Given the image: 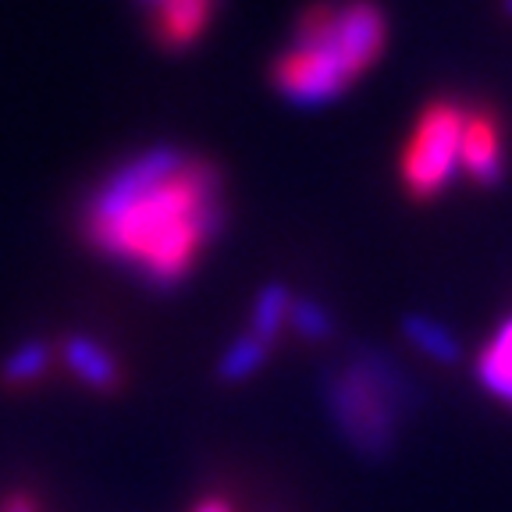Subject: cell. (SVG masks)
<instances>
[{"instance_id": "obj_1", "label": "cell", "mask_w": 512, "mask_h": 512, "mask_svg": "<svg viewBox=\"0 0 512 512\" xmlns=\"http://www.w3.org/2000/svg\"><path fill=\"white\" fill-rule=\"evenodd\" d=\"M221 228V175L175 146H150L114 168L82 214L89 246L150 288H175Z\"/></svg>"}, {"instance_id": "obj_2", "label": "cell", "mask_w": 512, "mask_h": 512, "mask_svg": "<svg viewBox=\"0 0 512 512\" xmlns=\"http://www.w3.org/2000/svg\"><path fill=\"white\" fill-rule=\"evenodd\" d=\"M324 399L335 416L338 431L345 434L363 456H384L395 445V420H399L402 377L392 374L388 360L370 352L360 363L324 381Z\"/></svg>"}, {"instance_id": "obj_3", "label": "cell", "mask_w": 512, "mask_h": 512, "mask_svg": "<svg viewBox=\"0 0 512 512\" xmlns=\"http://www.w3.org/2000/svg\"><path fill=\"white\" fill-rule=\"evenodd\" d=\"M352 79H356V72L345 61V50L335 32V8L320 4L303 18L296 43L278 61L274 82L292 104L324 107L335 96H342Z\"/></svg>"}, {"instance_id": "obj_4", "label": "cell", "mask_w": 512, "mask_h": 512, "mask_svg": "<svg viewBox=\"0 0 512 512\" xmlns=\"http://www.w3.org/2000/svg\"><path fill=\"white\" fill-rule=\"evenodd\" d=\"M463 132L466 111L452 104L427 107L402 157V178L413 196L427 200L463 171Z\"/></svg>"}, {"instance_id": "obj_5", "label": "cell", "mask_w": 512, "mask_h": 512, "mask_svg": "<svg viewBox=\"0 0 512 512\" xmlns=\"http://www.w3.org/2000/svg\"><path fill=\"white\" fill-rule=\"evenodd\" d=\"M335 32H338V43H342L349 68L360 75V72H367L370 64L377 61V54H381L388 25H384V15L370 0H349V4L335 8Z\"/></svg>"}, {"instance_id": "obj_6", "label": "cell", "mask_w": 512, "mask_h": 512, "mask_svg": "<svg viewBox=\"0 0 512 512\" xmlns=\"http://www.w3.org/2000/svg\"><path fill=\"white\" fill-rule=\"evenodd\" d=\"M61 363L64 370L79 384L93 388V392H118L121 388V363L114 360V352L89 335H68L61 342Z\"/></svg>"}, {"instance_id": "obj_7", "label": "cell", "mask_w": 512, "mask_h": 512, "mask_svg": "<svg viewBox=\"0 0 512 512\" xmlns=\"http://www.w3.org/2000/svg\"><path fill=\"white\" fill-rule=\"evenodd\" d=\"M463 171L477 185H498L505 178L498 128L488 114H466L463 132Z\"/></svg>"}, {"instance_id": "obj_8", "label": "cell", "mask_w": 512, "mask_h": 512, "mask_svg": "<svg viewBox=\"0 0 512 512\" xmlns=\"http://www.w3.org/2000/svg\"><path fill=\"white\" fill-rule=\"evenodd\" d=\"M477 381L488 388L495 399L512 406V317H505L495 328L491 342L477 356Z\"/></svg>"}, {"instance_id": "obj_9", "label": "cell", "mask_w": 512, "mask_h": 512, "mask_svg": "<svg viewBox=\"0 0 512 512\" xmlns=\"http://www.w3.org/2000/svg\"><path fill=\"white\" fill-rule=\"evenodd\" d=\"M217 0H168L157 11V32L168 47H189L203 32Z\"/></svg>"}, {"instance_id": "obj_10", "label": "cell", "mask_w": 512, "mask_h": 512, "mask_svg": "<svg viewBox=\"0 0 512 512\" xmlns=\"http://www.w3.org/2000/svg\"><path fill=\"white\" fill-rule=\"evenodd\" d=\"M402 335H406V342L413 345L416 352H424L427 360L441 363V367H452V363H459V356H463L456 335H452L445 324H438L434 317H427V313H409V317H402Z\"/></svg>"}, {"instance_id": "obj_11", "label": "cell", "mask_w": 512, "mask_h": 512, "mask_svg": "<svg viewBox=\"0 0 512 512\" xmlns=\"http://www.w3.org/2000/svg\"><path fill=\"white\" fill-rule=\"evenodd\" d=\"M57 360V349L43 338H29L22 342L15 352H11L4 367H0V384L8 388V392H22L29 384H36Z\"/></svg>"}, {"instance_id": "obj_12", "label": "cell", "mask_w": 512, "mask_h": 512, "mask_svg": "<svg viewBox=\"0 0 512 512\" xmlns=\"http://www.w3.org/2000/svg\"><path fill=\"white\" fill-rule=\"evenodd\" d=\"M288 310H292V296H288V288L281 281H271L256 292L253 299V317H249V335H256L260 342L271 345L274 338L281 335L288 320Z\"/></svg>"}, {"instance_id": "obj_13", "label": "cell", "mask_w": 512, "mask_h": 512, "mask_svg": "<svg viewBox=\"0 0 512 512\" xmlns=\"http://www.w3.org/2000/svg\"><path fill=\"white\" fill-rule=\"evenodd\" d=\"M267 352H271V345L260 342V338L246 331V335L235 338V342L228 345V352H224L221 360H217V377H221L224 384L249 381V377H253L256 370L267 363Z\"/></svg>"}, {"instance_id": "obj_14", "label": "cell", "mask_w": 512, "mask_h": 512, "mask_svg": "<svg viewBox=\"0 0 512 512\" xmlns=\"http://www.w3.org/2000/svg\"><path fill=\"white\" fill-rule=\"evenodd\" d=\"M288 324L299 338L306 342H328L335 335V317L324 303L317 299H292V310H288Z\"/></svg>"}, {"instance_id": "obj_15", "label": "cell", "mask_w": 512, "mask_h": 512, "mask_svg": "<svg viewBox=\"0 0 512 512\" xmlns=\"http://www.w3.org/2000/svg\"><path fill=\"white\" fill-rule=\"evenodd\" d=\"M192 512H235V509L224 498H207V502H200Z\"/></svg>"}, {"instance_id": "obj_16", "label": "cell", "mask_w": 512, "mask_h": 512, "mask_svg": "<svg viewBox=\"0 0 512 512\" xmlns=\"http://www.w3.org/2000/svg\"><path fill=\"white\" fill-rule=\"evenodd\" d=\"M143 4H150L153 11H160V8H164V4H168V0H143Z\"/></svg>"}, {"instance_id": "obj_17", "label": "cell", "mask_w": 512, "mask_h": 512, "mask_svg": "<svg viewBox=\"0 0 512 512\" xmlns=\"http://www.w3.org/2000/svg\"><path fill=\"white\" fill-rule=\"evenodd\" d=\"M505 11H509V15H512V0H505Z\"/></svg>"}]
</instances>
